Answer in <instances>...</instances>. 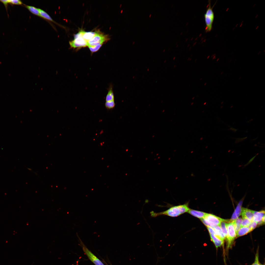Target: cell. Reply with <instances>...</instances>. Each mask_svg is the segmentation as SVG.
Here are the masks:
<instances>
[{
  "mask_svg": "<svg viewBox=\"0 0 265 265\" xmlns=\"http://www.w3.org/2000/svg\"><path fill=\"white\" fill-rule=\"evenodd\" d=\"M265 211H261L259 212L254 211L253 221L257 222L258 225L264 224L262 220L263 217L265 215Z\"/></svg>",
  "mask_w": 265,
  "mask_h": 265,
  "instance_id": "cell-9",
  "label": "cell"
},
{
  "mask_svg": "<svg viewBox=\"0 0 265 265\" xmlns=\"http://www.w3.org/2000/svg\"><path fill=\"white\" fill-rule=\"evenodd\" d=\"M188 212L192 216L200 219L204 216L206 213L202 212L191 209Z\"/></svg>",
  "mask_w": 265,
  "mask_h": 265,
  "instance_id": "cell-12",
  "label": "cell"
},
{
  "mask_svg": "<svg viewBox=\"0 0 265 265\" xmlns=\"http://www.w3.org/2000/svg\"><path fill=\"white\" fill-rule=\"evenodd\" d=\"M204 18L206 25L205 31L206 32H209L212 29L214 18V13L210 0L208 1V8L204 14Z\"/></svg>",
  "mask_w": 265,
  "mask_h": 265,
  "instance_id": "cell-2",
  "label": "cell"
},
{
  "mask_svg": "<svg viewBox=\"0 0 265 265\" xmlns=\"http://www.w3.org/2000/svg\"><path fill=\"white\" fill-rule=\"evenodd\" d=\"M98 32H86L83 30L82 37L87 42L97 34Z\"/></svg>",
  "mask_w": 265,
  "mask_h": 265,
  "instance_id": "cell-13",
  "label": "cell"
},
{
  "mask_svg": "<svg viewBox=\"0 0 265 265\" xmlns=\"http://www.w3.org/2000/svg\"><path fill=\"white\" fill-rule=\"evenodd\" d=\"M40 14V17L43 18L47 20H48L51 21L59 25L55 22L52 18L51 16L46 12L43 10L39 8Z\"/></svg>",
  "mask_w": 265,
  "mask_h": 265,
  "instance_id": "cell-15",
  "label": "cell"
},
{
  "mask_svg": "<svg viewBox=\"0 0 265 265\" xmlns=\"http://www.w3.org/2000/svg\"><path fill=\"white\" fill-rule=\"evenodd\" d=\"M226 227L227 234L225 239L226 241V250L228 251L231 247L234 240L236 238V233L231 223H227Z\"/></svg>",
  "mask_w": 265,
  "mask_h": 265,
  "instance_id": "cell-4",
  "label": "cell"
},
{
  "mask_svg": "<svg viewBox=\"0 0 265 265\" xmlns=\"http://www.w3.org/2000/svg\"><path fill=\"white\" fill-rule=\"evenodd\" d=\"M115 106V103L114 100L106 102L105 104V106L108 109H112Z\"/></svg>",
  "mask_w": 265,
  "mask_h": 265,
  "instance_id": "cell-21",
  "label": "cell"
},
{
  "mask_svg": "<svg viewBox=\"0 0 265 265\" xmlns=\"http://www.w3.org/2000/svg\"><path fill=\"white\" fill-rule=\"evenodd\" d=\"M242 202L243 200H240L239 202L232 214L230 221L231 222L235 220L238 218L239 216L241 214L242 209Z\"/></svg>",
  "mask_w": 265,
  "mask_h": 265,
  "instance_id": "cell-10",
  "label": "cell"
},
{
  "mask_svg": "<svg viewBox=\"0 0 265 265\" xmlns=\"http://www.w3.org/2000/svg\"><path fill=\"white\" fill-rule=\"evenodd\" d=\"M242 219L240 218H238L231 222L236 233L241 227V224Z\"/></svg>",
  "mask_w": 265,
  "mask_h": 265,
  "instance_id": "cell-17",
  "label": "cell"
},
{
  "mask_svg": "<svg viewBox=\"0 0 265 265\" xmlns=\"http://www.w3.org/2000/svg\"><path fill=\"white\" fill-rule=\"evenodd\" d=\"M228 220L224 219V220L221 222L219 225L225 238L227 234L226 227L227 223L226 222H228Z\"/></svg>",
  "mask_w": 265,
  "mask_h": 265,
  "instance_id": "cell-19",
  "label": "cell"
},
{
  "mask_svg": "<svg viewBox=\"0 0 265 265\" xmlns=\"http://www.w3.org/2000/svg\"><path fill=\"white\" fill-rule=\"evenodd\" d=\"M82 249L89 258L95 265H105L83 245H82Z\"/></svg>",
  "mask_w": 265,
  "mask_h": 265,
  "instance_id": "cell-6",
  "label": "cell"
},
{
  "mask_svg": "<svg viewBox=\"0 0 265 265\" xmlns=\"http://www.w3.org/2000/svg\"><path fill=\"white\" fill-rule=\"evenodd\" d=\"M257 223L254 221H252L250 224L248 226V227L251 231L254 229L257 226Z\"/></svg>",
  "mask_w": 265,
  "mask_h": 265,
  "instance_id": "cell-25",
  "label": "cell"
},
{
  "mask_svg": "<svg viewBox=\"0 0 265 265\" xmlns=\"http://www.w3.org/2000/svg\"><path fill=\"white\" fill-rule=\"evenodd\" d=\"M252 221L245 218H242L241 224V227H247L251 223Z\"/></svg>",
  "mask_w": 265,
  "mask_h": 265,
  "instance_id": "cell-24",
  "label": "cell"
},
{
  "mask_svg": "<svg viewBox=\"0 0 265 265\" xmlns=\"http://www.w3.org/2000/svg\"><path fill=\"white\" fill-rule=\"evenodd\" d=\"M0 1L4 4L5 6H6L7 4L9 3V0H0Z\"/></svg>",
  "mask_w": 265,
  "mask_h": 265,
  "instance_id": "cell-28",
  "label": "cell"
},
{
  "mask_svg": "<svg viewBox=\"0 0 265 265\" xmlns=\"http://www.w3.org/2000/svg\"><path fill=\"white\" fill-rule=\"evenodd\" d=\"M210 235L211 239L214 244L216 249L224 245V242L216 236L211 234H210Z\"/></svg>",
  "mask_w": 265,
  "mask_h": 265,
  "instance_id": "cell-11",
  "label": "cell"
},
{
  "mask_svg": "<svg viewBox=\"0 0 265 265\" xmlns=\"http://www.w3.org/2000/svg\"><path fill=\"white\" fill-rule=\"evenodd\" d=\"M25 7L32 13L36 15L40 16L39 8L33 6L25 5Z\"/></svg>",
  "mask_w": 265,
  "mask_h": 265,
  "instance_id": "cell-20",
  "label": "cell"
},
{
  "mask_svg": "<svg viewBox=\"0 0 265 265\" xmlns=\"http://www.w3.org/2000/svg\"><path fill=\"white\" fill-rule=\"evenodd\" d=\"M69 44L71 48H73L85 47L88 45L87 42L83 38L82 36L74 37L73 40L69 41Z\"/></svg>",
  "mask_w": 265,
  "mask_h": 265,
  "instance_id": "cell-5",
  "label": "cell"
},
{
  "mask_svg": "<svg viewBox=\"0 0 265 265\" xmlns=\"http://www.w3.org/2000/svg\"><path fill=\"white\" fill-rule=\"evenodd\" d=\"M114 100V95L113 90L112 86L111 85L108 89V93L106 98V102Z\"/></svg>",
  "mask_w": 265,
  "mask_h": 265,
  "instance_id": "cell-18",
  "label": "cell"
},
{
  "mask_svg": "<svg viewBox=\"0 0 265 265\" xmlns=\"http://www.w3.org/2000/svg\"><path fill=\"white\" fill-rule=\"evenodd\" d=\"M109 39V38L107 35H105L98 32L92 38L88 41V45L91 43L101 41H104L105 42L108 40Z\"/></svg>",
  "mask_w": 265,
  "mask_h": 265,
  "instance_id": "cell-7",
  "label": "cell"
},
{
  "mask_svg": "<svg viewBox=\"0 0 265 265\" xmlns=\"http://www.w3.org/2000/svg\"><path fill=\"white\" fill-rule=\"evenodd\" d=\"M190 209L188 204L186 203L172 207L165 211L160 212H156L152 211L150 212V216L152 217H155L161 215L176 217L188 212Z\"/></svg>",
  "mask_w": 265,
  "mask_h": 265,
  "instance_id": "cell-1",
  "label": "cell"
},
{
  "mask_svg": "<svg viewBox=\"0 0 265 265\" xmlns=\"http://www.w3.org/2000/svg\"><path fill=\"white\" fill-rule=\"evenodd\" d=\"M254 211L247 208H242L241 214L242 218H246L251 221H253Z\"/></svg>",
  "mask_w": 265,
  "mask_h": 265,
  "instance_id": "cell-8",
  "label": "cell"
},
{
  "mask_svg": "<svg viewBox=\"0 0 265 265\" xmlns=\"http://www.w3.org/2000/svg\"><path fill=\"white\" fill-rule=\"evenodd\" d=\"M255 260L254 262L251 265H265L264 264H261L259 260V249L258 248L257 250L255 257Z\"/></svg>",
  "mask_w": 265,
  "mask_h": 265,
  "instance_id": "cell-22",
  "label": "cell"
},
{
  "mask_svg": "<svg viewBox=\"0 0 265 265\" xmlns=\"http://www.w3.org/2000/svg\"><path fill=\"white\" fill-rule=\"evenodd\" d=\"M102 44H100L99 45L94 46H88V47L92 53L97 51L101 48Z\"/></svg>",
  "mask_w": 265,
  "mask_h": 265,
  "instance_id": "cell-23",
  "label": "cell"
},
{
  "mask_svg": "<svg viewBox=\"0 0 265 265\" xmlns=\"http://www.w3.org/2000/svg\"><path fill=\"white\" fill-rule=\"evenodd\" d=\"M201 220L207 227H212L217 225L219 226L221 222L224 219L213 214L206 213Z\"/></svg>",
  "mask_w": 265,
  "mask_h": 265,
  "instance_id": "cell-3",
  "label": "cell"
},
{
  "mask_svg": "<svg viewBox=\"0 0 265 265\" xmlns=\"http://www.w3.org/2000/svg\"><path fill=\"white\" fill-rule=\"evenodd\" d=\"M257 154L254 157H253L247 163L244 165V167H245L250 164L253 160L257 156Z\"/></svg>",
  "mask_w": 265,
  "mask_h": 265,
  "instance_id": "cell-27",
  "label": "cell"
},
{
  "mask_svg": "<svg viewBox=\"0 0 265 265\" xmlns=\"http://www.w3.org/2000/svg\"><path fill=\"white\" fill-rule=\"evenodd\" d=\"M9 3L13 4L21 5L22 4V2L19 0H9Z\"/></svg>",
  "mask_w": 265,
  "mask_h": 265,
  "instance_id": "cell-26",
  "label": "cell"
},
{
  "mask_svg": "<svg viewBox=\"0 0 265 265\" xmlns=\"http://www.w3.org/2000/svg\"><path fill=\"white\" fill-rule=\"evenodd\" d=\"M212 227L213 229L215 232L216 234V237L224 242L225 238L220 226L217 225Z\"/></svg>",
  "mask_w": 265,
  "mask_h": 265,
  "instance_id": "cell-14",
  "label": "cell"
},
{
  "mask_svg": "<svg viewBox=\"0 0 265 265\" xmlns=\"http://www.w3.org/2000/svg\"><path fill=\"white\" fill-rule=\"evenodd\" d=\"M251 231L248 227H241L236 233V237L245 235Z\"/></svg>",
  "mask_w": 265,
  "mask_h": 265,
  "instance_id": "cell-16",
  "label": "cell"
}]
</instances>
